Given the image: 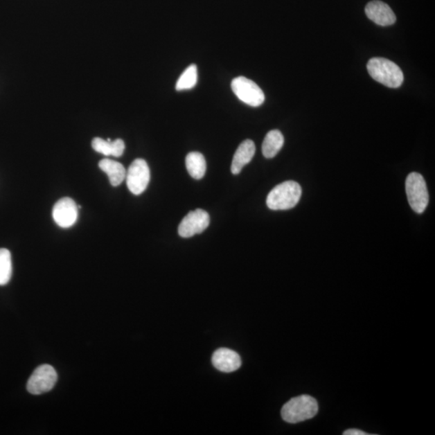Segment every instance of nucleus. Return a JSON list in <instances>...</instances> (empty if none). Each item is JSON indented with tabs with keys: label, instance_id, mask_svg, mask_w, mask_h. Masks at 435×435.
Instances as JSON below:
<instances>
[{
	"label": "nucleus",
	"instance_id": "obj_3",
	"mask_svg": "<svg viewBox=\"0 0 435 435\" xmlns=\"http://www.w3.org/2000/svg\"><path fill=\"white\" fill-rule=\"evenodd\" d=\"M301 188L298 182L287 181L276 186L267 197L266 204L273 211H285L294 208L299 204Z\"/></svg>",
	"mask_w": 435,
	"mask_h": 435
},
{
	"label": "nucleus",
	"instance_id": "obj_5",
	"mask_svg": "<svg viewBox=\"0 0 435 435\" xmlns=\"http://www.w3.org/2000/svg\"><path fill=\"white\" fill-rule=\"evenodd\" d=\"M231 89L240 101L251 107H259L265 102L263 91L251 79L243 76L236 78L231 82Z\"/></svg>",
	"mask_w": 435,
	"mask_h": 435
},
{
	"label": "nucleus",
	"instance_id": "obj_9",
	"mask_svg": "<svg viewBox=\"0 0 435 435\" xmlns=\"http://www.w3.org/2000/svg\"><path fill=\"white\" fill-rule=\"evenodd\" d=\"M78 216V207L71 197H63L53 206V220L62 229H69L76 224Z\"/></svg>",
	"mask_w": 435,
	"mask_h": 435
},
{
	"label": "nucleus",
	"instance_id": "obj_18",
	"mask_svg": "<svg viewBox=\"0 0 435 435\" xmlns=\"http://www.w3.org/2000/svg\"><path fill=\"white\" fill-rule=\"evenodd\" d=\"M197 82V68L195 65L188 66L181 73L176 83L177 91L190 90L194 88Z\"/></svg>",
	"mask_w": 435,
	"mask_h": 435
},
{
	"label": "nucleus",
	"instance_id": "obj_14",
	"mask_svg": "<svg viewBox=\"0 0 435 435\" xmlns=\"http://www.w3.org/2000/svg\"><path fill=\"white\" fill-rule=\"evenodd\" d=\"M100 170L106 172L113 186H118L126 179V170L121 163L111 159H103L98 163Z\"/></svg>",
	"mask_w": 435,
	"mask_h": 435
},
{
	"label": "nucleus",
	"instance_id": "obj_1",
	"mask_svg": "<svg viewBox=\"0 0 435 435\" xmlns=\"http://www.w3.org/2000/svg\"><path fill=\"white\" fill-rule=\"evenodd\" d=\"M370 76L389 88H398L404 81V74L393 62L382 57L370 59L367 65Z\"/></svg>",
	"mask_w": 435,
	"mask_h": 435
},
{
	"label": "nucleus",
	"instance_id": "obj_15",
	"mask_svg": "<svg viewBox=\"0 0 435 435\" xmlns=\"http://www.w3.org/2000/svg\"><path fill=\"white\" fill-rule=\"evenodd\" d=\"M186 166L190 175L196 180L202 179L206 170V162L200 152H192L186 158Z\"/></svg>",
	"mask_w": 435,
	"mask_h": 435
},
{
	"label": "nucleus",
	"instance_id": "obj_16",
	"mask_svg": "<svg viewBox=\"0 0 435 435\" xmlns=\"http://www.w3.org/2000/svg\"><path fill=\"white\" fill-rule=\"evenodd\" d=\"M284 136L283 133L278 130H272L266 135L263 145H262V152L266 158L274 157L284 145Z\"/></svg>",
	"mask_w": 435,
	"mask_h": 435
},
{
	"label": "nucleus",
	"instance_id": "obj_4",
	"mask_svg": "<svg viewBox=\"0 0 435 435\" xmlns=\"http://www.w3.org/2000/svg\"><path fill=\"white\" fill-rule=\"evenodd\" d=\"M405 191L411 208L416 213L422 214L429 204L427 183L418 172H411L405 181Z\"/></svg>",
	"mask_w": 435,
	"mask_h": 435
},
{
	"label": "nucleus",
	"instance_id": "obj_7",
	"mask_svg": "<svg viewBox=\"0 0 435 435\" xmlns=\"http://www.w3.org/2000/svg\"><path fill=\"white\" fill-rule=\"evenodd\" d=\"M128 189L133 195H140L147 189L150 181V170L144 159L138 158L128 168L126 174Z\"/></svg>",
	"mask_w": 435,
	"mask_h": 435
},
{
	"label": "nucleus",
	"instance_id": "obj_19",
	"mask_svg": "<svg viewBox=\"0 0 435 435\" xmlns=\"http://www.w3.org/2000/svg\"><path fill=\"white\" fill-rule=\"evenodd\" d=\"M369 435V434L365 433L362 431H359V429H348L344 433V435Z\"/></svg>",
	"mask_w": 435,
	"mask_h": 435
},
{
	"label": "nucleus",
	"instance_id": "obj_12",
	"mask_svg": "<svg viewBox=\"0 0 435 435\" xmlns=\"http://www.w3.org/2000/svg\"><path fill=\"white\" fill-rule=\"evenodd\" d=\"M256 152L254 142L246 140L237 148L231 163L232 174L239 175L242 169L253 159Z\"/></svg>",
	"mask_w": 435,
	"mask_h": 435
},
{
	"label": "nucleus",
	"instance_id": "obj_6",
	"mask_svg": "<svg viewBox=\"0 0 435 435\" xmlns=\"http://www.w3.org/2000/svg\"><path fill=\"white\" fill-rule=\"evenodd\" d=\"M57 380L56 370L51 365L39 366L29 378L27 390L33 395H41L51 391Z\"/></svg>",
	"mask_w": 435,
	"mask_h": 435
},
{
	"label": "nucleus",
	"instance_id": "obj_17",
	"mask_svg": "<svg viewBox=\"0 0 435 435\" xmlns=\"http://www.w3.org/2000/svg\"><path fill=\"white\" fill-rule=\"evenodd\" d=\"M12 274V255L6 249H0V285H7Z\"/></svg>",
	"mask_w": 435,
	"mask_h": 435
},
{
	"label": "nucleus",
	"instance_id": "obj_2",
	"mask_svg": "<svg viewBox=\"0 0 435 435\" xmlns=\"http://www.w3.org/2000/svg\"><path fill=\"white\" fill-rule=\"evenodd\" d=\"M319 411L317 400L310 395L292 398L281 409V417L286 423L294 424L316 416Z\"/></svg>",
	"mask_w": 435,
	"mask_h": 435
},
{
	"label": "nucleus",
	"instance_id": "obj_13",
	"mask_svg": "<svg viewBox=\"0 0 435 435\" xmlns=\"http://www.w3.org/2000/svg\"><path fill=\"white\" fill-rule=\"evenodd\" d=\"M92 148L94 150L102 153L103 155L120 157L125 152V144L121 139L112 141L110 139L105 141L96 137L92 141Z\"/></svg>",
	"mask_w": 435,
	"mask_h": 435
},
{
	"label": "nucleus",
	"instance_id": "obj_8",
	"mask_svg": "<svg viewBox=\"0 0 435 435\" xmlns=\"http://www.w3.org/2000/svg\"><path fill=\"white\" fill-rule=\"evenodd\" d=\"M210 224V215L206 211L197 209L189 212L181 222L179 234L183 238H190L202 233Z\"/></svg>",
	"mask_w": 435,
	"mask_h": 435
},
{
	"label": "nucleus",
	"instance_id": "obj_10",
	"mask_svg": "<svg viewBox=\"0 0 435 435\" xmlns=\"http://www.w3.org/2000/svg\"><path fill=\"white\" fill-rule=\"evenodd\" d=\"M365 13L371 21L380 26H393L397 21L391 8L379 0H374L366 5Z\"/></svg>",
	"mask_w": 435,
	"mask_h": 435
},
{
	"label": "nucleus",
	"instance_id": "obj_11",
	"mask_svg": "<svg viewBox=\"0 0 435 435\" xmlns=\"http://www.w3.org/2000/svg\"><path fill=\"white\" fill-rule=\"evenodd\" d=\"M211 362L217 370L226 373L235 372L242 364L239 354L229 348L216 350L212 355Z\"/></svg>",
	"mask_w": 435,
	"mask_h": 435
}]
</instances>
